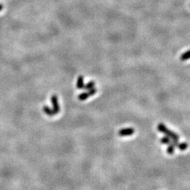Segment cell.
<instances>
[{"label":"cell","instance_id":"11","mask_svg":"<svg viewBox=\"0 0 190 190\" xmlns=\"http://www.w3.org/2000/svg\"><path fill=\"white\" fill-rule=\"evenodd\" d=\"M94 86H95V82H89V83L87 84L85 87H84V88L87 89V90H90V89L94 88Z\"/></svg>","mask_w":190,"mask_h":190},{"label":"cell","instance_id":"12","mask_svg":"<svg viewBox=\"0 0 190 190\" xmlns=\"http://www.w3.org/2000/svg\"><path fill=\"white\" fill-rule=\"evenodd\" d=\"M2 9H3V5L2 4H0V12L2 11Z\"/></svg>","mask_w":190,"mask_h":190},{"label":"cell","instance_id":"8","mask_svg":"<svg viewBox=\"0 0 190 190\" xmlns=\"http://www.w3.org/2000/svg\"><path fill=\"white\" fill-rule=\"evenodd\" d=\"M188 144L186 143V142H183V143H179L178 145L177 146V147L178 148L179 150H180V151H185V150H186L187 148L188 147Z\"/></svg>","mask_w":190,"mask_h":190},{"label":"cell","instance_id":"1","mask_svg":"<svg viewBox=\"0 0 190 190\" xmlns=\"http://www.w3.org/2000/svg\"><path fill=\"white\" fill-rule=\"evenodd\" d=\"M157 129L159 132L163 133L164 135H165V136L170 137L172 140H179V138H180V137H179V135L178 134L175 133L174 132H172V131L168 129L166 126L164 125V124L159 123V125H158Z\"/></svg>","mask_w":190,"mask_h":190},{"label":"cell","instance_id":"2","mask_svg":"<svg viewBox=\"0 0 190 190\" xmlns=\"http://www.w3.org/2000/svg\"><path fill=\"white\" fill-rule=\"evenodd\" d=\"M178 140H171V142L168 144V146L167 148L168 154L170 155H172L175 151V147L178 145Z\"/></svg>","mask_w":190,"mask_h":190},{"label":"cell","instance_id":"7","mask_svg":"<svg viewBox=\"0 0 190 190\" xmlns=\"http://www.w3.org/2000/svg\"><path fill=\"white\" fill-rule=\"evenodd\" d=\"M43 111H44V112L46 113V114H47L48 116H54V115H55V113H54V110L53 109H51V108H49L48 106H44L43 107Z\"/></svg>","mask_w":190,"mask_h":190},{"label":"cell","instance_id":"9","mask_svg":"<svg viewBox=\"0 0 190 190\" xmlns=\"http://www.w3.org/2000/svg\"><path fill=\"white\" fill-rule=\"evenodd\" d=\"M171 140H172L170 137L165 136L161 139V143L163 144H169L171 142Z\"/></svg>","mask_w":190,"mask_h":190},{"label":"cell","instance_id":"5","mask_svg":"<svg viewBox=\"0 0 190 190\" xmlns=\"http://www.w3.org/2000/svg\"><path fill=\"white\" fill-rule=\"evenodd\" d=\"M96 93V89H92L89 90V92H84V93L82 94V95L78 96V99L80 100H85L86 99L88 98L89 96L93 95Z\"/></svg>","mask_w":190,"mask_h":190},{"label":"cell","instance_id":"10","mask_svg":"<svg viewBox=\"0 0 190 190\" xmlns=\"http://www.w3.org/2000/svg\"><path fill=\"white\" fill-rule=\"evenodd\" d=\"M77 87L79 89H83L84 84H83V78L82 76L78 78V82H77Z\"/></svg>","mask_w":190,"mask_h":190},{"label":"cell","instance_id":"4","mask_svg":"<svg viewBox=\"0 0 190 190\" xmlns=\"http://www.w3.org/2000/svg\"><path fill=\"white\" fill-rule=\"evenodd\" d=\"M134 132H135V130H134L133 128H125L120 130L119 135L122 137L129 136V135H133Z\"/></svg>","mask_w":190,"mask_h":190},{"label":"cell","instance_id":"6","mask_svg":"<svg viewBox=\"0 0 190 190\" xmlns=\"http://www.w3.org/2000/svg\"><path fill=\"white\" fill-rule=\"evenodd\" d=\"M180 60L183 61L190 59V50L187 51V52H185V53H183V54H182V55L180 56Z\"/></svg>","mask_w":190,"mask_h":190},{"label":"cell","instance_id":"3","mask_svg":"<svg viewBox=\"0 0 190 190\" xmlns=\"http://www.w3.org/2000/svg\"><path fill=\"white\" fill-rule=\"evenodd\" d=\"M52 104H53V110L55 113V114H57V113L59 112V105L58 103V99H57V96L56 95H53L52 97Z\"/></svg>","mask_w":190,"mask_h":190}]
</instances>
